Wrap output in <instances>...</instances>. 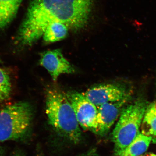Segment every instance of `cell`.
Segmentation results:
<instances>
[{"mask_svg": "<svg viewBox=\"0 0 156 156\" xmlns=\"http://www.w3.org/2000/svg\"><path fill=\"white\" fill-rule=\"evenodd\" d=\"M40 63L48 71L54 81L57 80L62 74L75 72L74 68L59 49L49 50L42 53Z\"/></svg>", "mask_w": 156, "mask_h": 156, "instance_id": "7", "label": "cell"}, {"mask_svg": "<svg viewBox=\"0 0 156 156\" xmlns=\"http://www.w3.org/2000/svg\"><path fill=\"white\" fill-rule=\"evenodd\" d=\"M12 86L10 76L0 68V102L8 99L11 95Z\"/></svg>", "mask_w": 156, "mask_h": 156, "instance_id": "13", "label": "cell"}, {"mask_svg": "<svg viewBox=\"0 0 156 156\" xmlns=\"http://www.w3.org/2000/svg\"><path fill=\"white\" fill-rule=\"evenodd\" d=\"M48 122L59 135L74 144L80 142L82 132L75 114L66 94L49 89L46 98Z\"/></svg>", "mask_w": 156, "mask_h": 156, "instance_id": "2", "label": "cell"}, {"mask_svg": "<svg viewBox=\"0 0 156 156\" xmlns=\"http://www.w3.org/2000/svg\"><path fill=\"white\" fill-rule=\"evenodd\" d=\"M5 154V151L2 147L0 146V156H4Z\"/></svg>", "mask_w": 156, "mask_h": 156, "instance_id": "16", "label": "cell"}, {"mask_svg": "<svg viewBox=\"0 0 156 156\" xmlns=\"http://www.w3.org/2000/svg\"><path fill=\"white\" fill-rule=\"evenodd\" d=\"M75 114L79 126L85 131H98V107L84 95L77 92L66 94Z\"/></svg>", "mask_w": 156, "mask_h": 156, "instance_id": "5", "label": "cell"}, {"mask_svg": "<svg viewBox=\"0 0 156 156\" xmlns=\"http://www.w3.org/2000/svg\"><path fill=\"white\" fill-rule=\"evenodd\" d=\"M9 156H24V155L21 151L16 150L14 151V152L12 153Z\"/></svg>", "mask_w": 156, "mask_h": 156, "instance_id": "15", "label": "cell"}, {"mask_svg": "<svg viewBox=\"0 0 156 156\" xmlns=\"http://www.w3.org/2000/svg\"><path fill=\"white\" fill-rule=\"evenodd\" d=\"M147 106L145 101H137L123 108L112 132L115 156L122 153L139 134Z\"/></svg>", "mask_w": 156, "mask_h": 156, "instance_id": "4", "label": "cell"}, {"mask_svg": "<svg viewBox=\"0 0 156 156\" xmlns=\"http://www.w3.org/2000/svg\"><path fill=\"white\" fill-rule=\"evenodd\" d=\"M153 137L140 133L122 153L115 156H140L147 150Z\"/></svg>", "mask_w": 156, "mask_h": 156, "instance_id": "10", "label": "cell"}, {"mask_svg": "<svg viewBox=\"0 0 156 156\" xmlns=\"http://www.w3.org/2000/svg\"><path fill=\"white\" fill-rule=\"evenodd\" d=\"M93 0H32L15 38L16 44L31 46L43 36L50 23L60 22L69 30L87 25Z\"/></svg>", "mask_w": 156, "mask_h": 156, "instance_id": "1", "label": "cell"}, {"mask_svg": "<svg viewBox=\"0 0 156 156\" xmlns=\"http://www.w3.org/2000/svg\"><path fill=\"white\" fill-rule=\"evenodd\" d=\"M128 100L105 103L98 107L97 134L103 136L108 132L121 115Z\"/></svg>", "mask_w": 156, "mask_h": 156, "instance_id": "8", "label": "cell"}, {"mask_svg": "<svg viewBox=\"0 0 156 156\" xmlns=\"http://www.w3.org/2000/svg\"><path fill=\"white\" fill-rule=\"evenodd\" d=\"M80 156H98V155L96 151L94 150H92V151H89V152H87V153Z\"/></svg>", "mask_w": 156, "mask_h": 156, "instance_id": "14", "label": "cell"}, {"mask_svg": "<svg viewBox=\"0 0 156 156\" xmlns=\"http://www.w3.org/2000/svg\"><path fill=\"white\" fill-rule=\"evenodd\" d=\"M152 141L153 142V143L156 144V137L153 138L152 140Z\"/></svg>", "mask_w": 156, "mask_h": 156, "instance_id": "18", "label": "cell"}, {"mask_svg": "<svg viewBox=\"0 0 156 156\" xmlns=\"http://www.w3.org/2000/svg\"><path fill=\"white\" fill-rule=\"evenodd\" d=\"M23 1L0 0V31L14 20Z\"/></svg>", "mask_w": 156, "mask_h": 156, "instance_id": "9", "label": "cell"}, {"mask_svg": "<svg viewBox=\"0 0 156 156\" xmlns=\"http://www.w3.org/2000/svg\"><path fill=\"white\" fill-rule=\"evenodd\" d=\"M141 156H156V155L153 153H147Z\"/></svg>", "mask_w": 156, "mask_h": 156, "instance_id": "17", "label": "cell"}, {"mask_svg": "<svg viewBox=\"0 0 156 156\" xmlns=\"http://www.w3.org/2000/svg\"><path fill=\"white\" fill-rule=\"evenodd\" d=\"M90 101L98 107L104 104L128 99L129 93L122 87L114 84H101L83 93Z\"/></svg>", "mask_w": 156, "mask_h": 156, "instance_id": "6", "label": "cell"}, {"mask_svg": "<svg viewBox=\"0 0 156 156\" xmlns=\"http://www.w3.org/2000/svg\"><path fill=\"white\" fill-rule=\"evenodd\" d=\"M69 29L65 24L60 22L50 23L45 29L43 39L47 43L62 41L67 37Z\"/></svg>", "mask_w": 156, "mask_h": 156, "instance_id": "11", "label": "cell"}, {"mask_svg": "<svg viewBox=\"0 0 156 156\" xmlns=\"http://www.w3.org/2000/svg\"><path fill=\"white\" fill-rule=\"evenodd\" d=\"M37 156H44L42 155H37Z\"/></svg>", "mask_w": 156, "mask_h": 156, "instance_id": "19", "label": "cell"}, {"mask_svg": "<svg viewBox=\"0 0 156 156\" xmlns=\"http://www.w3.org/2000/svg\"><path fill=\"white\" fill-rule=\"evenodd\" d=\"M140 128L142 134L156 136V102L148 105Z\"/></svg>", "mask_w": 156, "mask_h": 156, "instance_id": "12", "label": "cell"}, {"mask_svg": "<svg viewBox=\"0 0 156 156\" xmlns=\"http://www.w3.org/2000/svg\"><path fill=\"white\" fill-rule=\"evenodd\" d=\"M33 109L27 101H19L0 109V142L23 141L28 136Z\"/></svg>", "mask_w": 156, "mask_h": 156, "instance_id": "3", "label": "cell"}]
</instances>
